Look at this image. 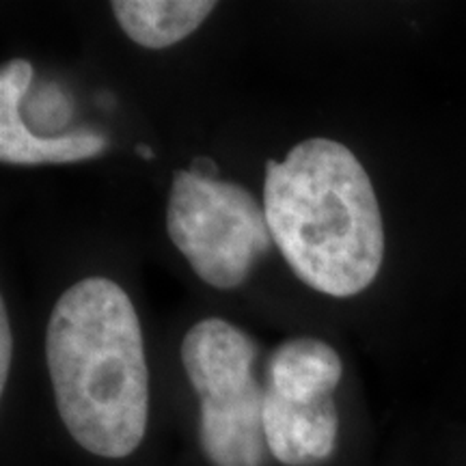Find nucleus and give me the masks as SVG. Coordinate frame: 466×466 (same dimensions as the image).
I'll use <instances>...</instances> for the list:
<instances>
[{
	"mask_svg": "<svg viewBox=\"0 0 466 466\" xmlns=\"http://www.w3.org/2000/svg\"><path fill=\"white\" fill-rule=\"evenodd\" d=\"M264 209L272 242L311 289L350 299L376 281L384 225L370 175L346 145L309 138L268 160Z\"/></svg>",
	"mask_w": 466,
	"mask_h": 466,
	"instance_id": "nucleus-2",
	"label": "nucleus"
},
{
	"mask_svg": "<svg viewBox=\"0 0 466 466\" xmlns=\"http://www.w3.org/2000/svg\"><path fill=\"white\" fill-rule=\"evenodd\" d=\"M341 374L339 354L329 343L296 337L272 350L266 365V391L311 404L333 398Z\"/></svg>",
	"mask_w": 466,
	"mask_h": 466,
	"instance_id": "nucleus-7",
	"label": "nucleus"
},
{
	"mask_svg": "<svg viewBox=\"0 0 466 466\" xmlns=\"http://www.w3.org/2000/svg\"><path fill=\"white\" fill-rule=\"evenodd\" d=\"M33 83V66L14 58L0 69V160L5 165L35 167L46 162H78L106 151L102 134L74 132L63 137H37L22 119V102Z\"/></svg>",
	"mask_w": 466,
	"mask_h": 466,
	"instance_id": "nucleus-5",
	"label": "nucleus"
},
{
	"mask_svg": "<svg viewBox=\"0 0 466 466\" xmlns=\"http://www.w3.org/2000/svg\"><path fill=\"white\" fill-rule=\"evenodd\" d=\"M167 231L195 275L217 289L247 281L272 244L266 209L244 186L192 168L173 175Z\"/></svg>",
	"mask_w": 466,
	"mask_h": 466,
	"instance_id": "nucleus-4",
	"label": "nucleus"
},
{
	"mask_svg": "<svg viewBox=\"0 0 466 466\" xmlns=\"http://www.w3.org/2000/svg\"><path fill=\"white\" fill-rule=\"evenodd\" d=\"M11 350H14V337H11L7 305H0V391H5L11 367Z\"/></svg>",
	"mask_w": 466,
	"mask_h": 466,
	"instance_id": "nucleus-9",
	"label": "nucleus"
},
{
	"mask_svg": "<svg viewBox=\"0 0 466 466\" xmlns=\"http://www.w3.org/2000/svg\"><path fill=\"white\" fill-rule=\"evenodd\" d=\"M179 352L199 395V442L209 464H264L266 387L255 376L258 343L227 319L208 318L186 333Z\"/></svg>",
	"mask_w": 466,
	"mask_h": 466,
	"instance_id": "nucleus-3",
	"label": "nucleus"
},
{
	"mask_svg": "<svg viewBox=\"0 0 466 466\" xmlns=\"http://www.w3.org/2000/svg\"><path fill=\"white\" fill-rule=\"evenodd\" d=\"M56 410L83 450L127 458L147 432L149 370L130 296L110 279L63 291L46 329Z\"/></svg>",
	"mask_w": 466,
	"mask_h": 466,
	"instance_id": "nucleus-1",
	"label": "nucleus"
},
{
	"mask_svg": "<svg viewBox=\"0 0 466 466\" xmlns=\"http://www.w3.org/2000/svg\"><path fill=\"white\" fill-rule=\"evenodd\" d=\"M214 7L209 0H115L113 14L134 44L162 50L195 33Z\"/></svg>",
	"mask_w": 466,
	"mask_h": 466,
	"instance_id": "nucleus-8",
	"label": "nucleus"
},
{
	"mask_svg": "<svg viewBox=\"0 0 466 466\" xmlns=\"http://www.w3.org/2000/svg\"><path fill=\"white\" fill-rule=\"evenodd\" d=\"M264 434L268 451L285 466H318L333 456L339 434L335 400L289 401L266 391Z\"/></svg>",
	"mask_w": 466,
	"mask_h": 466,
	"instance_id": "nucleus-6",
	"label": "nucleus"
},
{
	"mask_svg": "<svg viewBox=\"0 0 466 466\" xmlns=\"http://www.w3.org/2000/svg\"><path fill=\"white\" fill-rule=\"evenodd\" d=\"M137 154L141 156V158H145V160H154V151H151L147 145H138Z\"/></svg>",
	"mask_w": 466,
	"mask_h": 466,
	"instance_id": "nucleus-10",
	"label": "nucleus"
}]
</instances>
